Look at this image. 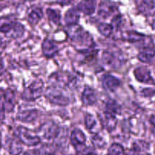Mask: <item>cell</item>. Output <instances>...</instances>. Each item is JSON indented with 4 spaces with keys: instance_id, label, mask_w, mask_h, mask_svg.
Returning <instances> with one entry per match:
<instances>
[{
    "instance_id": "1",
    "label": "cell",
    "mask_w": 155,
    "mask_h": 155,
    "mask_svg": "<svg viewBox=\"0 0 155 155\" xmlns=\"http://www.w3.org/2000/svg\"><path fill=\"white\" fill-rule=\"evenodd\" d=\"M45 97L51 103L60 106H66L70 103V98L65 92L64 87L53 84L46 88Z\"/></svg>"
},
{
    "instance_id": "2",
    "label": "cell",
    "mask_w": 155,
    "mask_h": 155,
    "mask_svg": "<svg viewBox=\"0 0 155 155\" xmlns=\"http://www.w3.org/2000/svg\"><path fill=\"white\" fill-rule=\"evenodd\" d=\"M71 30L72 31H71L70 39L73 43L78 45V46H84L85 51L94 45V40L91 34L81 27L77 25L73 26L71 27Z\"/></svg>"
},
{
    "instance_id": "3",
    "label": "cell",
    "mask_w": 155,
    "mask_h": 155,
    "mask_svg": "<svg viewBox=\"0 0 155 155\" xmlns=\"http://www.w3.org/2000/svg\"><path fill=\"white\" fill-rule=\"evenodd\" d=\"M0 32L10 34L12 37H18L24 33V27L11 17H2L0 18Z\"/></svg>"
},
{
    "instance_id": "4",
    "label": "cell",
    "mask_w": 155,
    "mask_h": 155,
    "mask_svg": "<svg viewBox=\"0 0 155 155\" xmlns=\"http://www.w3.org/2000/svg\"><path fill=\"white\" fill-rule=\"evenodd\" d=\"M16 136L21 143L27 146H34L40 143L41 142L40 137L39 136L24 127H19L17 129Z\"/></svg>"
},
{
    "instance_id": "5",
    "label": "cell",
    "mask_w": 155,
    "mask_h": 155,
    "mask_svg": "<svg viewBox=\"0 0 155 155\" xmlns=\"http://www.w3.org/2000/svg\"><path fill=\"white\" fill-rule=\"evenodd\" d=\"M43 90V83L42 80H37L29 85L24 90L21 97L27 101H33L41 96Z\"/></svg>"
},
{
    "instance_id": "6",
    "label": "cell",
    "mask_w": 155,
    "mask_h": 155,
    "mask_svg": "<svg viewBox=\"0 0 155 155\" xmlns=\"http://www.w3.org/2000/svg\"><path fill=\"white\" fill-rule=\"evenodd\" d=\"M102 61L106 66L110 68H119L124 61L119 54L114 52L110 50H105L102 54Z\"/></svg>"
},
{
    "instance_id": "7",
    "label": "cell",
    "mask_w": 155,
    "mask_h": 155,
    "mask_svg": "<svg viewBox=\"0 0 155 155\" xmlns=\"http://www.w3.org/2000/svg\"><path fill=\"white\" fill-rule=\"evenodd\" d=\"M70 142L78 151H80L84 148L86 136L80 129H74L70 136Z\"/></svg>"
},
{
    "instance_id": "8",
    "label": "cell",
    "mask_w": 155,
    "mask_h": 155,
    "mask_svg": "<svg viewBox=\"0 0 155 155\" xmlns=\"http://www.w3.org/2000/svg\"><path fill=\"white\" fill-rule=\"evenodd\" d=\"M134 76L136 78V80L140 83L154 85L155 86L154 80L151 77L150 70L147 67L140 66L138 68H135V71H134Z\"/></svg>"
},
{
    "instance_id": "9",
    "label": "cell",
    "mask_w": 155,
    "mask_h": 155,
    "mask_svg": "<svg viewBox=\"0 0 155 155\" xmlns=\"http://www.w3.org/2000/svg\"><path fill=\"white\" fill-rule=\"evenodd\" d=\"M101 82L103 87L106 90L111 92H115L119 87L120 84H121V82H120V80L118 78L109 74H104L102 77Z\"/></svg>"
},
{
    "instance_id": "10",
    "label": "cell",
    "mask_w": 155,
    "mask_h": 155,
    "mask_svg": "<svg viewBox=\"0 0 155 155\" xmlns=\"http://www.w3.org/2000/svg\"><path fill=\"white\" fill-rule=\"evenodd\" d=\"M40 130L43 137L48 140L56 139L59 133V127L54 123H46L40 127Z\"/></svg>"
},
{
    "instance_id": "11",
    "label": "cell",
    "mask_w": 155,
    "mask_h": 155,
    "mask_svg": "<svg viewBox=\"0 0 155 155\" xmlns=\"http://www.w3.org/2000/svg\"><path fill=\"white\" fill-rule=\"evenodd\" d=\"M155 58V48L153 43L147 44L143 46L138 54V58L141 62L150 63Z\"/></svg>"
},
{
    "instance_id": "12",
    "label": "cell",
    "mask_w": 155,
    "mask_h": 155,
    "mask_svg": "<svg viewBox=\"0 0 155 155\" xmlns=\"http://www.w3.org/2000/svg\"><path fill=\"white\" fill-rule=\"evenodd\" d=\"M117 11V6L112 2H101L98 9V15L103 19H106Z\"/></svg>"
},
{
    "instance_id": "13",
    "label": "cell",
    "mask_w": 155,
    "mask_h": 155,
    "mask_svg": "<svg viewBox=\"0 0 155 155\" xmlns=\"http://www.w3.org/2000/svg\"><path fill=\"white\" fill-rule=\"evenodd\" d=\"M137 8L139 13L147 17H151L155 15V1L137 2Z\"/></svg>"
},
{
    "instance_id": "14",
    "label": "cell",
    "mask_w": 155,
    "mask_h": 155,
    "mask_svg": "<svg viewBox=\"0 0 155 155\" xmlns=\"http://www.w3.org/2000/svg\"><path fill=\"white\" fill-rule=\"evenodd\" d=\"M81 101L82 103L87 106L95 104L97 101V96L95 91L90 86H85L81 94Z\"/></svg>"
},
{
    "instance_id": "15",
    "label": "cell",
    "mask_w": 155,
    "mask_h": 155,
    "mask_svg": "<svg viewBox=\"0 0 155 155\" xmlns=\"http://www.w3.org/2000/svg\"><path fill=\"white\" fill-rule=\"evenodd\" d=\"M43 54L46 58H53L59 51V48L50 39H46L42 44Z\"/></svg>"
},
{
    "instance_id": "16",
    "label": "cell",
    "mask_w": 155,
    "mask_h": 155,
    "mask_svg": "<svg viewBox=\"0 0 155 155\" xmlns=\"http://www.w3.org/2000/svg\"><path fill=\"white\" fill-rule=\"evenodd\" d=\"M79 19H80V14L78 10L74 8H71L67 11L64 18V21L67 26L73 27V26L78 25Z\"/></svg>"
},
{
    "instance_id": "17",
    "label": "cell",
    "mask_w": 155,
    "mask_h": 155,
    "mask_svg": "<svg viewBox=\"0 0 155 155\" xmlns=\"http://www.w3.org/2000/svg\"><path fill=\"white\" fill-rule=\"evenodd\" d=\"M39 116V111L36 109L21 110L17 115V119L21 122L31 123L33 122Z\"/></svg>"
},
{
    "instance_id": "18",
    "label": "cell",
    "mask_w": 155,
    "mask_h": 155,
    "mask_svg": "<svg viewBox=\"0 0 155 155\" xmlns=\"http://www.w3.org/2000/svg\"><path fill=\"white\" fill-rule=\"evenodd\" d=\"M75 8L79 12H82L86 15H91L95 12L96 2L94 1H82Z\"/></svg>"
},
{
    "instance_id": "19",
    "label": "cell",
    "mask_w": 155,
    "mask_h": 155,
    "mask_svg": "<svg viewBox=\"0 0 155 155\" xmlns=\"http://www.w3.org/2000/svg\"><path fill=\"white\" fill-rule=\"evenodd\" d=\"M5 110L11 112L13 110L15 105V94L12 89H7L5 91L4 95Z\"/></svg>"
},
{
    "instance_id": "20",
    "label": "cell",
    "mask_w": 155,
    "mask_h": 155,
    "mask_svg": "<svg viewBox=\"0 0 155 155\" xmlns=\"http://www.w3.org/2000/svg\"><path fill=\"white\" fill-rule=\"evenodd\" d=\"M102 125L104 126L105 128L108 131L111 132L115 129L117 124V119L115 115H112L107 112H103V117L101 120Z\"/></svg>"
},
{
    "instance_id": "21",
    "label": "cell",
    "mask_w": 155,
    "mask_h": 155,
    "mask_svg": "<svg viewBox=\"0 0 155 155\" xmlns=\"http://www.w3.org/2000/svg\"><path fill=\"white\" fill-rule=\"evenodd\" d=\"M43 16V14L42 8L40 7H35L30 11V12L27 15V20L30 24L34 25L40 21Z\"/></svg>"
},
{
    "instance_id": "22",
    "label": "cell",
    "mask_w": 155,
    "mask_h": 155,
    "mask_svg": "<svg viewBox=\"0 0 155 155\" xmlns=\"http://www.w3.org/2000/svg\"><path fill=\"white\" fill-rule=\"evenodd\" d=\"M121 106L115 100L109 99L107 102L106 103V110H105V111L107 112V113L115 116V115L119 114L121 113Z\"/></svg>"
},
{
    "instance_id": "23",
    "label": "cell",
    "mask_w": 155,
    "mask_h": 155,
    "mask_svg": "<svg viewBox=\"0 0 155 155\" xmlns=\"http://www.w3.org/2000/svg\"><path fill=\"white\" fill-rule=\"evenodd\" d=\"M146 38H147V36L145 35L142 34L141 33H138L136 31H129L126 33V40L130 42H133V43L144 42Z\"/></svg>"
},
{
    "instance_id": "24",
    "label": "cell",
    "mask_w": 155,
    "mask_h": 155,
    "mask_svg": "<svg viewBox=\"0 0 155 155\" xmlns=\"http://www.w3.org/2000/svg\"><path fill=\"white\" fill-rule=\"evenodd\" d=\"M84 124L86 128L89 130L91 133L97 134L98 130H97V122L92 114H87L84 118Z\"/></svg>"
},
{
    "instance_id": "25",
    "label": "cell",
    "mask_w": 155,
    "mask_h": 155,
    "mask_svg": "<svg viewBox=\"0 0 155 155\" xmlns=\"http://www.w3.org/2000/svg\"><path fill=\"white\" fill-rule=\"evenodd\" d=\"M46 13L47 17H48L49 20L50 21H52L53 23L56 24H59L61 22V14L60 12L56 10V9L53 8H49L46 9Z\"/></svg>"
},
{
    "instance_id": "26",
    "label": "cell",
    "mask_w": 155,
    "mask_h": 155,
    "mask_svg": "<svg viewBox=\"0 0 155 155\" xmlns=\"http://www.w3.org/2000/svg\"><path fill=\"white\" fill-rule=\"evenodd\" d=\"M97 30H98L99 33L101 35H103L105 37H109L112 33L113 30V27L110 24H107V23H100L99 25L97 26Z\"/></svg>"
},
{
    "instance_id": "27",
    "label": "cell",
    "mask_w": 155,
    "mask_h": 155,
    "mask_svg": "<svg viewBox=\"0 0 155 155\" xmlns=\"http://www.w3.org/2000/svg\"><path fill=\"white\" fill-rule=\"evenodd\" d=\"M106 155H126L123 147L118 143H113L108 148Z\"/></svg>"
},
{
    "instance_id": "28",
    "label": "cell",
    "mask_w": 155,
    "mask_h": 155,
    "mask_svg": "<svg viewBox=\"0 0 155 155\" xmlns=\"http://www.w3.org/2000/svg\"><path fill=\"white\" fill-rule=\"evenodd\" d=\"M22 145H21V142L19 140H16V139H13L12 140L10 143V146H9V152L12 155H18L21 153L22 151Z\"/></svg>"
},
{
    "instance_id": "29",
    "label": "cell",
    "mask_w": 155,
    "mask_h": 155,
    "mask_svg": "<svg viewBox=\"0 0 155 155\" xmlns=\"http://www.w3.org/2000/svg\"><path fill=\"white\" fill-rule=\"evenodd\" d=\"M91 142L94 144V146L100 148H103L105 146V145H106V142H105L104 139L101 136H99L98 134H95L91 138Z\"/></svg>"
},
{
    "instance_id": "30",
    "label": "cell",
    "mask_w": 155,
    "mask_h": 155,
    "mask_svg": "<svg viewBox=\"0 0 155 155\" xmlns=\"http://www.w3.org/2000/svg\"><path fill=\"white\" fill-rule=\"evenodd\" d=\"M36 155H56L53 151H51L50 148L47 145H44L42 148L34 151Z\"/></svg>"
},
{
    "instance_id": "31",
    "label": "cell",
    "mask_w": 155,
    "mask_h": 155,
    "mask_svg": "<svg viewBox=\"0 0 155 155\" xmlns=\"http://www.w3.org/2000/svg\"><path fill=\"white\" fill-rule=\"evenodd\" d=\"M122 15L118 14V15H115V16L113 17V18L112 19V21H111V25L112 26L113 29L115 27H119L120 25H121V23H122Z\"/></svg>"
},
{
    "instance_id": "32",
    "label": "cell",
    "mask_w": 155,
    "mask_h": 155,
    "mask_svg": "<svg viewBox=\"0 0 155 155\" xmlns=\"http://www.w3.org/2000/svg\"><path fill=\"white\" fill-rule=\"evenodd\" d=\"M4 95L5 91L0 89V114L4 115L5 105H4Z\"/></svg>"
},
{
    "instance_id": "33",
    "label": "cell",
    "mask_w": 155,
    "mask_h": 155,
    "mask_svg": "<svg viewBox=\"0 0 155 155\" xmlns=\"http://www.w3.org/2000/svg\"><path fill=\"white\" fill-rule=\"evenodd\" d=\"M141 94L144 97H151L155 95V89L147 88V89H144L141 91Z\"/></svg>"
},
{
    "instance_id": "34",
    "label": "cell",
    "mask_w": 155,
    "mask_h": 155,
    "mask_svg": "<svg viewBox=\"0 0 155 155\" xmlns=\"http://www.w3.org/2000/svg\"><path fill=\"white\" fill-rule=\"evenodd\" d=\"M4 70H5L4 64H3L2 60L0 58V75H2V74H3V72H4Z\"/></svg>"
},
{
    "instance_id": "35",
    "label": "cell",
    "mask_w": 155,
    "mask_h": 155,
    "mask_svg": "<svg viewBox=\"0 0 155 155\" xmlns=\"http://www.w3.org/2000/svg\"><path fill=\"white\" fill-rule=\"evenodd\" d=\"M150 123L153 126V127H155V115H153V116L150 117Z\"/></svg>"
},
{
    "instance_id": "36",
    "label": "cell",
    "mask_w": 155,
    "mask_h": 155,
    "mask_svg": "<svg viewBox=\"0 0 155 155\" xmlns=\"http://www.w3.org/2000/svg\"><path fill=\"white\" fill-rule=\"evenodd\" d=\"M23 155H36L35 154L34 151H27L25 153H24Z\"/></svg>"
},
{
    "instance_id": "37",
    "label": "cell",
    "mask_w": 155,
    "mask_h": 155,
    "mask_svg": "<svg viewBox=\"0 0 155 155\" xmlns=\"http://www.w3.org/2000/svg\"><path fill=\"white\" fill-rule=\"evenodd\" d=\"M84 155H97V154H96L94 152H93V151H87V152L84 153Z\"/></svg>"
},
{
    "instance_id": "38",
    "label": "cell",
    "mask_w": 155,
    "mask_h": 155,
    "mask_svg": "<svg viewBox=\"0 0 155 155\" xmlns=\"http://www.w3.org/2000/svg\"><path fill=\"white\" fill-rule=\"evenodd\" d=\"M2 43H3V41H2V39L1 38H0V47L2 46Z\"/></svg>"
},
{
    "instance_id": "39",
    "label": "cell",
    "mask_w": 155,
    "mask_h": 155,
    "mask_svg": "<svg viewBox=\"0 0 155 155\" xmlns=\"http://www.w3.org/2000/svg\"><path fill=\"white\" fill-rule=\"evenodd\" d=\"M140 155H150V154H147V153H145V154H140Z\"/></svg>"
}]
</instances>
